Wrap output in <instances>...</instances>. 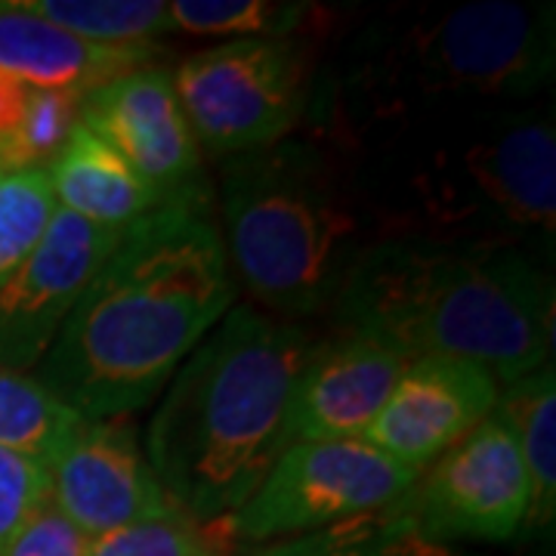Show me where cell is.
<instances>
[{"label": "cell", "instance_id": "2", "mask_svg": "<svg viewBox=\"0 0 556 556\" xmlns=\"http://www.w3.org/2000/svg\"><path fill=\"white\" fill-rule=\"evenodd\" d=\"M556 72L554 3L464 0L368 20L318 68L300 130L346 152L470 109L544 97Z\"/></svg>", "mask_w": 556, "mask_h": 556}, {"label": "cell", "instance_id": "14", "mask_svg": "<svg viewBox=\"0 0 556 556\" xmlns=\"http://www.w3.org/2000/svg\"><path fill=\"white\" fill-rule=\"evenodd\" d=\"M408 362L405 353L358 331L338 328L334 338L318 340L291 393L288 442L365 439Z\"/></svg>", "mask_w": 556, "mask_h": 556}, {"label": "cell", "instance_id": "6", "mask_svg": "<svg viewBox=\"0 0 556 556\" xmlns=\"http://www.w3.org/2000/svg\"><path fill=\"white\" fill-rule=\"evenodd\" d=\"M219 217L236 281L269 316L298 325L331 313L387 241L356 155L309 130L219 161Z\"/></svg>", "mask_w": 556, "mask_h": 556}, {"label": "cell", "instance_id": "11", "mask_svg": "<svg viewBox=\"0 0 556 556\" xmlns=\"http://www.w3.org/2000/svg\"><path fill=\"white\" fill-rule=\"evenodd\" d=\"M80 124L109 142L161 201L204 182L199 139L167 68L142 65L97 87L80 102Z\"/></svg>", "mask_w": 556, "mask_h": 556}, {"label": "cell", "instance_id": "17", "mask_svg": "<svg viewBox=\"0 0 556 556\" xmlns=\"http://www.w3.org/2000/svg\"><path fill=\"white\" fill-rule=\"evenodd\" d=\"M497 412L517 437L522 470L529 482L526 522L551 526L556 504V387L554 362L526 378L501 387Z\"/></svg>", "mask_w": 556, "mask_h": 556}, {"label": "cell", "instance_id": "27", "mask_svg": "<svg viewBox=\"0 0 556 556\" xmlns=\"http://www.w3.org/2000/svg\"><path fill=\"white\" fill-rule=\"evenodd\" d=\"M31 87L22 84L20 78H13L10 72L0 68V139H7L16 127H20L22 115L31 102Z\"/></svg>", "mask_w": 556, "mask_h": 556}, {"label": "cell", "instance_id": "5", "mask_svg": "<svg viewBox=\"0 0 556 556\" xmlns=\"http://www.w3.org/2000/svg\"><path fill=\"white\" fill-rule=\"evenodd\" d=\"M338 328L408 358L482 365L507 387L551 365V266L519 248L387 239L358 263L331 309Z\"/></svg>", "mask_w": 556, "mask_h": 556}, {"label": "cell", "instance_id": "1", "mask_svg": "<svg viewBox=\"0 0 556 556\" xmlns=\"http://www.w3.org/2000/svg\"><path fill=\"white\" fill-rule=\"evenodd\" d=\"M239 300L199 182L121 232L35 378L87 420L134 415Z\"/></svg>", "mask_w": 556, "mask_h": 556}, {"label": "cell", "instance_id": "18", "mask_svg": "<svg viewBox=\"0 0 556 556\" xmlns=\"http://www.w3.org/2000/svg\"><path fill=\"white\" fill-rule=\"evenodd\" d=\"M257 556H473L430 538L396 501L375 514L343 519L328 529L273 544Z\"/></svg>", "mask_w": 556, "mask_h": 556}, {"label": "cell", "instance_id": "16", "mask_svg": "<svg viewBox=\"0 0 556 556\" xmlns=\"http://www.w3.org/2000/svg\"><path fill=\"white\" fill-rule=\"evenodd\" d=\"M47 177L56 207L115 232H124L161 204L159 192L84 124L72 130L47 167Z\"/></svg>", "mask_w": 556, "mask_h": 556}, {"label": "cell", "instance_id": "4", "mask_svg": "<svg viewBox=\"0 0 556 556\" xmlns=\"http://www.w3.org/2000/svg\"><path fill=\"white\" fill-rule=\"evenodd\" d=\"M316 343L298 321L236 303L179 365L149 424L146 460L186 517H232L269 477L291 445V393Z\"/></svg>", "mask_w": 556, "mask_h": 556}, {"label": "cell", "instance_id": "28", "mask_svg": "<svg viewBox=\"0 0 556 556\" xmlns=\"http://www.w3.org/2000/svg\"><path fill=\"white\" fill-rule=\"evenodd\" d=\"M0 177H3V174H0Z\"/></svg>", "mask_w": 556, "mask_h": 556}, {"label": "cell", "instance_id": "8", "mask_svg": "<svg viewBox=\"0 0 556 556\" xmlns=\"http://www.w3.org/2000/svg\"><path fill=\"white\" fill-rule=\"evenodd\" d=\"M417 477L420 470L399 464L365 439L294 442L248 504L223 522L239 541L309 535L396 504Z\"/></svg>", "mask_w": 556, "mask_h": 556}, {"label": "cell", "instance_id": "24", "mask_svg": "<svg viewBox=\"0 0 556 556\" xmlns=\"http://www.w3.org/2000/svg\"><path fill=\"white\" fill-rule=\"evenodd\" d=\"M87 556H214L199 532V522L174 504L149 517L97 538Z\"/></svg>", "mask_w": 556, "mask_h": 556}, {"label": "cell", "instance_id": "3", "mask_svg": "<svg viewBox=\"0 0 556 556\" xmlns=\"http://www.w3.org/2000/svg\"><path fill=\"white\" fill-rule=\"evenodd\" d=\"M387 239L504 244L551 266L554 109L541 100L402 127L356 152Z\"/></svg>", "mask_w": 556, "mask_h": 556}, {"label": "cell", "instance_id": "19", "mask_svg": "<svg viewBox=\"0 0 556 556\" xmlns=\"http://www.w3.org/2000/svg\"><path fill=\"white\" fill-rule=\"evenodd\" d=\"M22 13L102 47H152L174 31L161 0H10Z\"/></svg>", "mask_w": 556, "mask_h": 556}, {"label": "cell", "instance_id": "15", "mask_svg": "<svg viewBox=\"0 0 556 556\" xmlns=\"http://www.w3.org/2000/svg\"><path fill=\"white\" fill-rule=\"evenodd\" d=\"M152 47H102L65 35L50 22L0 3V68L31 90H65L87 97L97 87L149 65Z\"/></svg>", "mask_w": 556, "mask_h": 556}, {"label": "cell", "instance_id": "23", "mask_svg": "<svg viewBox=\"0 0 556 556\" xmlns=\"http://www.w3.org/2000/svg\"><path fill=\"white\" fill-rule=\"evenodd\" d=\"M56 211L47 170L0 177V285L20 269L43 239Z\"/></svg>", "mask_w": 556, "mask_h": 556}, {"label": "cell", "instance_id": "26", "mask_svg": "<svg viewBox=\"0 0 556 556\" xmlns=\"http://www.w3.org/2000/svg\"><path fill=\"white\" fill-rule=\"evenodd\" d=\"M90 544L93 538L80 532L47 495L38 510L22 522L20 532L7 541L0 556H87Z\"/></svg>", "mask_w": 556, "mask_h": 556}, {"label": "cell", "instance_id": "21", "mask_svg": "<svg viewBox=\"0 0 556 556\" xmlns=\"http://www.w3.org/2000/svg\"><path fill=\"white\" fill-rule=\"evenodd\" d=\"M80 415L62 405L35 375L0 368V448L31 457L47 470Z\"/></svg>", "mask_w": 556, "mask_h": 556}, {"label": "cell", "instance_id": "10", "mask_svg": "<svg viewBox=\"0 0 556 556\" xmlns=\"http://www.w3.org/2000/svg\"><path fill=\"white\" fill-rule=\"evenodd\" d=\"M118 239L115 229L53 211L38 248L0 285V368H38Z\"/></svg>", "mask_w": 556, "mask_h": 556}, {"label": "cell", "instance_id": "22", "mask_svg": "<svg viewBox=\"0 0 556 556\" xmlns=\"http://www.w3.org/2000/svg\"><path fill=\"white\" fill-rule=\"evenodd\" d=\"M80 102L78 93L35 90L20 127L0 139V174L47 170L80 124Z\"/></svg>", "mask_w": 556, "mask_h": 556}, {"label": "cell", "instance_id": "7", "mask_svg": "<svg viewBox=\"0 0 556 556\" xmlns=\"http://www.w3.org/2000/svg\"><path fill=\"white\" fill-rule=\"evenodd\" d=\"M318 68L306 38L223 40L182 62L174 87L195 139L229 159L298 134Z\"/></svg>", "mask_w": 556, "mask_h": 556}, {"label": "cell", "instance_id": "25", "mask_svg": "<svg viewBox=\"0 0 556 556\" xmlns=\"http://www.w3.org/2000/svg\"><path fill=\"white\" fill-rule=\"evenodd\" d=\"M50 495L47 470L31 457L0 448V551Z\"/></svg>", "mask_w": 556, "mask_h": 556}, {"label": "cell", "instance_id": "20", "mask_svg": "<svg viewBox=\"0 0 556 556\" xmlns=\"http://www.w3.org/2000/svg\"><path fill=\"white\" fill-rule=\"evenodd\" d=\"M167 7L174 31L229 40L303 38L325 13L294 0H174Z\"/></svg>", "mask_w": 556, "mask_h": 556}, {"label": "cell", "instance_id": "13", "mask_svg": "<svg viewBox=\"0 0 556 556\" xmlns=\"http://www.w3.org/2000/svg\"><path fill=\"white\" fill-rule=\"evenodd\" d=\"M497 399L501 383L482 365L412 358L365 442L412 470H427L495 412Z\"/></svg>", "mask_w": 556, "mask_h": 556}, {"label": "cell", "instance_id": "9", "mask_svg": "<svg viewBox=\"0 0 556 556\" xmlns=\"http://www.w3.org/2000/svg\"><path fill=\"white\" fill-rule=\"evenodd\" d=\"M430 538L510 541L526 526L529 482L507 417L492 412L457 445L437 457L402 497Z\"/></svg>", "mask_w": 556, "mask_h": 556}, {"label": "cell", "instance_id": "12", "mask_svg": "<svg viewBox=\"0 0 556 556\" xmlns=\"http://www.w3.org/2000/svg\"><path fill=\"white\" fill-rule=\"evenodd\" d=\"M47 485L50 501L93 541L170 504L121 417H80L47 464Z\"/></svg>", "mask_w": 556, "mask_h": 556}]
</instances>
